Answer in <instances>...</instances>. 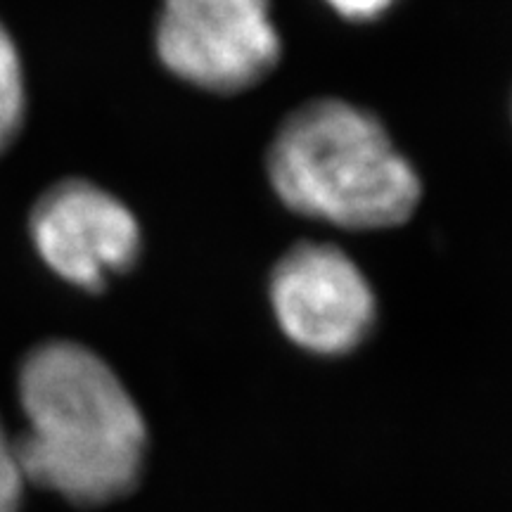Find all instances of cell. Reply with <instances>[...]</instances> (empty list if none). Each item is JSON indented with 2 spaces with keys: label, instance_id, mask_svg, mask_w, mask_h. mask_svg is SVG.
Segmentation results:
<instances>
[{
  "label": "cell",
  "instance_id": "obj_1",
  "mask_svg": "<svg viewBox=\"0 0 512 512\" xmlns=\"http://www.w3.org/2000/svg\"><path fill=\"white\" fill-rule=\"evenodd\" d=\"M17 387L27 430L12 439L27 484L81 508L136 489L147 456L143 413L95 351L69 339L38 344Z\"/></svg>",
  "mask_w": 512,
  "mask_h": 512
},
{
  "label": "cell",
  "instance_id": "obj_8",
  "mask_svg": "<svg viewBox=\"0 0 512 512\" xmlns=\"http://www.w3.org/2000/svg\"><path fill=\"white\" fill-rule=\"evenodd\" d=\"M339 17L354 19V22H368L384 15L396 0H325Z\"/></svg>",
  "mask_w": 512,
  "mask_h": 512
},
{
  "label": "cell",
  "instance_id": "obj_7",
  "mask_svg": "<svg viewBox=\"0 0 512 512\" xmlns=\"http://www.w3.org/2000/svg\"><path fill=\"white\" fill-rule=\"evenodd\" d=\"M24 484L19 458L15 451V439L0 422V512H22Z\"/></svg>",
  "mask_w": 512,
  "mask_h": 512
},
{
  "label": "cell",
  "instance_id": "obj_5",
  "mask_svg": "<svg viewBox=\"0 0 512 512\" xmlns=\"http://www.w3.org/2000/svg\"><path fill=\"white\" fill-rule=\"evenodd\" d=\"M29 230L50 271L93 292L136 264L140 252V226L131 209L81 178L43 192L31 211Z\"/></svg>",
  "mask_w": 512,
  "mask_h": 512
},
{
  "label": "cell",
  "instance_id": "obj_6",
  "mask_svg": "<svg viewBox=\"0 0 512 512\" xmlns=\"http://www.w3.org/2000/svg\"><path fill=\"white\" fill-rule=\"evenodd\" d=\"M24 72L10 31L0 22V152L17 138L24 121Z\"/></svg>",
  "mask_w": 512,
  "mask_h": 512
},
{
  "label": "cell",
  "instance_id": "obj_3",
  "mask_svg": "<svg viewBox=\"0 0 512 512\" xmlns=\"http://www.w3.org/2000/svg\"><path fill=\"white\" fill-rule=\"evenodd\" d=\"M155 48L171 74L211 93L252 88L283 53L271 0H162Z\"/></svg>",
  "mask_w": 512,
  "mask_h": 512
},
{
  "label": "cell",
  "instance_id": "obj_4",
  "mask_svg": "<svg viewBox=\"0 0 512 512\" xmlns=\"http://www.w3.org/2000/svg\"><path fill=\"white\" fill-rule=\"evenodd\" d=\"M271 306L280 330L297 347L339 356L366 342L377 302L368 278L335 245H294L271 273Z\"/></svg>",
  "mask_w": 512,
  "mask_h": 512
},
{
  "label": "cell",
  "instance_id": "obj_2",
  "mask_svg": "<svg viewBox=\"0 0 512 512\" xmlns=\"http://www.w3.org/2000/svg\"><path fill=\"white\" fill-rule=\"evenodd\" d=\"M268 181L292 211L349 230L399 226L422 190L387 128L335 98L306 102L283 121L268 147Z\"/></svg>",
  "mask_w": 512,
  "mask_h": 512
}]
</instances>
